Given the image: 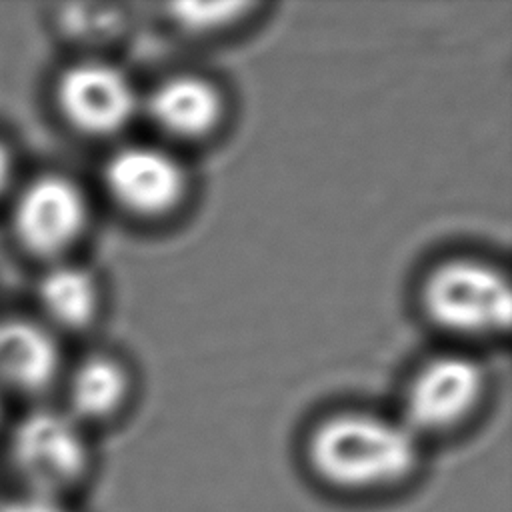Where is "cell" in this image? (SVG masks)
Listing matches in <instances>:
<instances>
[{
  "mask_svg": "<svg viewBox=\"0 0 512 512\" xmlns=\"http://www.w3.org/2000/svg\"><path fill=\"white\" fill-rule=\"evenodd\" d=\"M306 464L318 482L336 492H382L404 484L418 470L420 438L400 418L338 412L308 434Z\"/></svg>",
  "mask_w": 512,
  "mask_h": 512,
  "instance_id": "obj_1",
  "label": "cell"
},
{
  "mask_svg": "<svg viewBox=\"0 0 512 512\" xmlns=\"http://www.w3.org/2000/svg\"><path fill=\"white\" fill-rule=\"evenodd\" d=\"M90 472L88 430L54 400L14 408L0 438L4 492L72 502Z\"/></svg>",
  "mask_w": 512,
  "mask_h": 512,
  "instance_id": "obj_2",
  "label": "cell"
},
{
  "mask_svg": "<svg viewBox=\"0 0 512 512\" xmlns=\"http://www.w3.org/2000/svg\"><path fill=\"white\" fill-rule=\"evenodd\" d=\"M88 224L86 188L56 166H24L0 204L2 240L30 270L74 258Z\"/></svg>",
  "mask_w": 512,
  "mask_h": 512,
  "instance_id": "obj_3",
  "label": "cell"
},
{
  "mask_svg": "<svg viewBox=\"0 0 512 512\" xmlns=\"http://www.w3.org/2000/svg\"><path fill=\"white\" fill-rule=\"evenodd\" d=\"M54 122L84 138H104L120 130L136 110V92L128 76L98 56H72L44 80L42 92Z\"/></svg>",
  "mask_w": 512,
  "mask_h": 512,
  "instance_id": "obj_4",
  "label": "cell"
},
{
  "mask_svg": "<svg viewBox=\"0 0 512 512\" xmlns=\"http://www.w3.org/2000/svg\"><path fill=\"white\" fill-rule=\"evenodd\" d=\"M428 316L460 334H494L510 324L508 280L478 260H450L436 266L422 286Z\"/></svg>",
  "mask_w": 512,
  "mask_h": 512,
  "instance_id": "obj_5",
  "label": "cell"
},
{
  "mask_svg": "<svg viewBox=\"0 0 512 512\" xmlns=\"http://www.w3.org/2000/svg\"><path fill=\"white\" fill-rule=\"evenodd\" d=\"M66 364L64 338L28 306H0V394L14 408L52 402Z\"/></svg>",
  "mask_w": 512,
  "mask_h": 512,
  "instance_id": "obj_6",
  "label": "cell"
},
{
  "mask_svg": "<svg viewBox=\"0 0 512 512\" xmlns=\"http://www.w3.org/2000/svg\"><path fill=\"white\" fill-rule=\"evenodd\" d=\"M484 368L462 354H446L424 364L404 394L402 422L418 436L460 426L484 392Z\"/></svg>",
  "mask_w": 512,
  "mask_h": 512,
  "instance_id": "obj_7",
  "label": "cell"
},
{
  "mask_svg": "<svg viewBox=\"0 0 512 512\" xmlns=\"http://www.w3.org/2000/svg\"><path fill=\"white\" fill-rule=\"evenodd\" d=\"M102 184L108 196L124 210L158 216L178 204L186 188V174L166 150L132 144L116 148L106 158Z\"/></svg>",
  "mask_w": 512,
  "mask_h": 512,
  "instance_id": "obj_8",
  "label": "cell"
},
{
  "mask_svg": "<svg viewBox=\"0 0 512 512\" xmlns=\"http://www.w3.org/2000/svg\"><path fill=\"white\" fill-rule=\"evenodd\" d=\"M26 306L60 338L82 332L100 310L98 278L76 258L36 268Z\"/></svg>",
  "mask_w": 512,
  "mask_h": 512,
  "instance_id": "obj_9",
  "label": "cell"
},
{
  "mask_svg": "<svg viewBox=\"0 0 512 512\" xmlns=\"http://www.w3.org/2000/svg\"><path fill=\"white\" fill-rule=\"evenodd\" d=\"M126 394L124 368L106 354H88L66 364L54 402L88 430L112 418L122 408Z\"/></svg>",
  "mask_w": 512,
  "mask_h": 512,
  "instance_id": "obj_10",
  "label": "cell"
},
{
  "mask_svg": "<svg viewBox=\"0 0 512 512\" xmlns=\"http://www.w3.org/2000/svg\"><path fill=\"white\" fill-rule=\"evenodd\" d=\"M148 112L164 132L178 138H198L216 126L222 98L206 78L176 74L152 90Z\"/></svg>",
  "mask_w": 512,
  "mask_h": 512,
  "instance_id": "obj_11",
  "label": "cell"
},
{
  "mask_svg": "<svg viewBox=\"0 0 512 512\" xmlns=\"http://www.w3.org/2000/svg\"><path fill=\"white\" fill-rule=\"evenodd\" d=\"M174 10L178 12V18L190 26L196 28H210V26H218L228 22L234 12L242 10V4L236 2H214V4H180L174 6Z\"/></svg>",
  "mask_w": 512,
  "mask_h": 512,
  "instance_id": "obj_12",
  "label": "cell"
},
{
  "mask_svg": "<svg viewBox=\"0 0 512 512\" xmlns=\"http://www.w3.org/2000/svg\"><path fill=\"white\" fill-rule=\"evenodd\" d=\"M20 146L10 130L0 126V204L24 168Z\"/></svg>",
  "mask_w": 512,
  "mask_h": 512,
  "instance_id": "obj_13",
  "label": "cell"
},
{
  "mask_svg": "<svg viewBox=\"0 0 512 512\" xmlns=\"http://www.w3.org/2000/svg\"><path fill=\"white\" fill-rule=\"evenodd\" d=\"M0 512H76L72 502L26 496L16 492L0 494Z\"/></svg>",
  "mask_w": 512,
  "mask_h": 512,
  "instance_id": "obj_14",
  "label": "cell"
},
{
  "mask_svg": "<svg viewBox=\"0 0 512 512\" xmlns=\"http://www.w3.org/2000/svg\"><path fill=\"white\" fill-rule=\"evenodd\" d=\"M12 412H14V406L0 394V438L6 430V426H8V420H10Z\"/></svg>",
  "mask_w": 512,
  "mask_h": 512,
  "instance_id": "obj_15",
  "label": "cell"
},
{
  "mask_svg": "<svg viewBox=\"0 0 512 512\" xmlns=\"http://www.w3.org/2000/svg\"><path fill=\"white\" fill-rule=\"evenodd\" d=\"M2 492H4V488H2V486H0V494H2Z\"/></svg>",
  "mask_w": 512,
  "mask_h": 512,
  "instance_id": "obj_16",
  "label": "cell"
}]
</instances>
